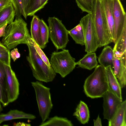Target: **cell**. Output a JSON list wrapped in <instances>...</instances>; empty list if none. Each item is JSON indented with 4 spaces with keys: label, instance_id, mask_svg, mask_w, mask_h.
Instances as JSON below:
<instances>
[{
    "label": "cell",
    "instance_id": "obj_6",
    "mask_svg": "<svg viewBox=\"0 0 126 126\" xmlns=\"http://www.w3.org/2000/svg\"><path fill=\"white\" fill-rule=\"evenodd\" d=\"M34 90L39 112L42 122L48 118L53 105L50 89L38 81L31 82Z\"/></svg>",
    "mask_w": 126,
    "mask_h": 126
},
{
    "label": "cell",
    "instance_id": "obj_29",
    "mask_svg": "<svg viewBox=\"0 0 126 126\" xmlns=\"http://www.w3.org/2000/svg\"><path fill=\"white\" fill-rule=\"evenodd\" d=\"M10 50H0V61L5 64L11 66V58Z\"/></svg>",
    "mask_w": 126,
    "mask_h": 126
},
{
    "label": "cell",
    "instance_id": "obj_28",
    "mask_svg": "<svg viewBox=\"0 0 126 126\" xmlns=\"http://www.w3.org/2000/svg\"><path fill=\"white\" fill-rule=\"evenodd\" d=\"M15 11L16 18H21L22 15L26 19L27 16L24 11L21 0H10Z\"/></svg>",
    "mask_w": 126,
    "mask_h": 126
},
{
    "label": "cell",
    "instance_id": "obj_32",
    "mask_svg": "<svg viewBox=\"0 0 126 126\" xmlns=\"http://www.w3.org/2000/svg\"><path fill=\"white\" fill-rule=\"evenodd\" d=\"M0 102L4 106H7L9 103L7 94L5 91L0 83Z\"/></svg>",
    "mask_w": 126,
    "mask_h": 126
},
{
    "label": "cell",
    "instance_id": "obj_27",
    "mask_svg": "<svg viewBox=\"0 0 126 126\" xmlns=\"http://www.w3.org/2000/svg\"><path fill=\"white\" fill-rule=\"evenodd\" d=\"M39 22L42 42L43 45L46 47V44L49 42V27L42 19H39Z\"/></svg>",
    "mask_w": 126,
    "mask_h": 126
},
{
    "label": "cell",
    "instance_id": "obj_16",
    "mask_svg": "<svg viewBox=\"0 0 126 126\" xmlns=\"http://www.w3.org/2000/svg\"><path fill=\"white\" fill-rule=\"evenodd\" d=\"M36 118V116L33 114L17 110H12L6 113L0 114V124L3 122L15 119H34Z\"/></svg>",
    "mask_w": 126,
    "mask_h": 126
},
{
    "label": "cell",
    "instance_id": "obj_22",
    "mask_svg": "<svg viewBox=\"0 0 126 126\" xmlns=\"http://www.w3.org/2000/svg\"><path fill=\"white\" fill-rule=\"evenodd\" d=\"M48 0H29L25 12L27 16H32L43 8Z\"/></svg>",
    "mask_w": 126,
    "mask_h": 126
},
{
    "label": "cell",
    "instance_id": "obj_38",
    "mask_svg": "<svg viewBox=\"0 0 126 126\" xmlns=\"http://www.w3.org/2000/svg\"><path fill=\"white\" fill-rule=\"evenodd\" d=\"M15 126H30V124H26L24 123L19 122L15 124Z\"/></svg>",
    "mask_w": 126,
    "mask_h": 126
},
{
    "label": "cell",
    "instance_id": "obj_20",
    "mask_svg": "<svg viewBox=\"0 0 126 126\" xmlns=\"http://www.w3.org/2000/svg\"><path fill=\"white\" fill-rule=\"evenodd\" d=\"M73 115L76 116L82 124H84L87 123L90 118V112L87 105L81 100Z\"/></svg>",
    "mask_w": 126,
    "mask_h": 126
},
{
    "label": "cell",
    "instance_id": "obj_1",
    "mask_svg": "<svg viewBox=\"0 0 126 126\" xmlns=\"http://www.w3.org/2000/svg\"><path fill=\"white\" fill-rule=\"evenodd\" d=\"M27 27V24L21 18H16L6 27L5 34L1 43L10 50L20 44L27 45L28 39L31 38Z\"/></svg>",
    "mask_w": 126,
    "mask_h": 126
},
{
    "label": "cell",
    "instance_id": "obj_11",
    "mask_svg": "<svg viewBox=\"0 0 126 126\" xmlns=\"http://www.w3.org/2000/svg\"><path fill=\"white\" fill-rule=\"evenodd\" d=\"M5 67L6 74L5 84L7 97L9 103H11L18 98L19 84L11 66L5 64Z\"/></svg>",
    "mask_w": 126,
    "mask_h": 126
},
{
    "label": "cell",
    "instance_id": "obj_18",
    "mask_svg": "<svg viewBox=\"0 0 126 126\" xmlns=\"http://www.w3.org/2000/svg\"><path fill=\"white\" fill-rule=\"evenodd\" d=\"M39 18L35 15L33 16L31 22V38L33 41L41 48L46 47L42 42L39 24Z\"/></svg>",
    "mask_w": 126,
    "mask_h": 126
},
{
    "label": "cell",
    "instance_id": "obj_2",
    "mask_svg": "<svg viewBox=\"0 0 126 126\" xmlns=\"http://www.w3.org/2000/svg\"><path fill=\"white\" fill-rule=\"evenodd\" d=\"M27 45L29 53L26 59L33 76L39 81L47 83L52 81L56 73L52 67H48L38 54L32 45L31 37L28 39Z\"/></svg>",
    "mask_w": 126,
    "mask_h": 126
},
{
    "label": "cell",
    "instance_id": "obj_35",
    "mask_svg": "<svg viewBox=\"0 0 126 126\" xmlns=\"http://www.w3.org/2000/svg\"><path fill=\"white\" fill-rule=\"evenodd\" d=\"M7 24H6L0 28V37H4L5 34V30Z\"/></svg>",
    "mask_w": 126,
    "mask_h": 126
},
{
    "label": "cell",
    "instance_id": "obj_10",
    "mask_svg": "<svg viewBox=\"0 0 126 126\" xmlns=\"http://www.w3.org/2000/svg\"><path fill=\"white\" fill-rule=\"evenodd\" d=\"M113 50V73L123 88L126 85V51L121 54L115 50Z\"/></svg>",
    "mask_w": 126,
    "mask_h": 126
},
{
    "label": "cell",
    "instance_id": "obj_12",
    "mask_svg": "<svg viewBox=\"0 0 126 126\" xmlns=\"http://www.w3.org/2000/svg\"><path fill=\"white\" fill-rule=\"evenodd\" d=\"M103 115L104 119L110 120L117 108L123 101L110 91L108 90L103 96Z\"/></svg>",
    "mask_w": 126,
    "mask_h": 126
},
{
    "label": "cell",
    "instance_id": "obj_15",
    "mask_svg": "<svg viewBox=\"0 0 126 126\" xmlns=\"http://www.w3.org/2000/svg\"><path fill=\"white\" fill-rule=\"evenodd\" d=\"M109 126H126V100L118 106L111 119L108 122Z\"/></svg>",
    "mask_w": 126,
    "mask_h": 126
},
{
    "label": "cell",
    "instance_id": "obj_25",
    "mask_svg": "<svg viewBox=\"0 0 126 126\" xmlns=\"http://www.w3.org/2000/svg\"><path fill=\"white\" fill-rule=\"evenodd\" d=\"M115 45L113 49L122 54L126 51V26L122 32Z\"/></svg>",
    "mask_w": 126,
    "mask_h": 126
},
{
    "label": "cell",
    "instance_id": "obj_14",
    "mask_svg": "<svg viewBox=\"0 0 126 126\" xmlns=\"http://www.w3.org/2000/svg\"><path fill=\"white\" fill-rule=\"evenodd\" d=\"M104 68L108 86V90L122 100V88L114 73L113 69L110 66Z\"/></svg>",
    "mask_w": 126,
    "mask_h": 126
},
{
    "label": "cell",
    "instance_id": "obj_3",
    "mask_svg": "<svg viewBox=\"0 0 126 126\" xmlns=\"http://www.w3.org/2000/svg\"><path fill=\"white\" fill-rule=\"evenodd\" d=\"M83 88L87 97L91 98L102 97L109 90L105 68L98 65L85 79Z\"/></svg>",
    "mask_w": 126,
    "mask_h": 126
},
{
    "label": "cell",
    "instance_id": "obj_30",
    "mask_svg": "<svg viewBox=\"0 0 126 126\" xmlns=\"http://www.w3.org/2000/svg\"><path fill=\"white\" fill-rule=\"evenodd\" d=\"M32 45L39 56L48 67H51L48 59L41 48L33 41L32 38Z\"/></svg>",
    "mask_w": 126,
    "mask_h": 126
},
{
    "label": "cell",
    "instance_id": "obj_17",
    "mask_svg": "<svg viewBox=\"0 0 126 126\" xmlns=\"http://www.w3.org/2000/svg\"><path fill=\"white\" fill-rule=\"evenodd\" d=\"M97 58L95 53L92 52L87 53L78 61L76 62V64L78 67L91 70L98 65Z\"/></svg>",
    "mask_w": 126,
    "mask_h": 126
},
{
    "label": "cell",
    "instance_id": "obj_36",
    "mask_svg": "<svg viewBox=\"0 0 126 126\" xmlns=\"http://www.w3.org/2000/svg\"><path fill=\"white\" fill-rule=\"evenodd\" d=\"M93 121L94 126H102L101 119L99 115L96 120H93Z\"/></svg>",
    "mask_w": 126,
    "mask_h": 126
},
{
    "label": "cell",
    "instance_id": "obj_19",
    "mask_svg": "<svg viewBox=\"0 0 126 126\" xmlns=\"http://www.w3.org/2000/svg\"><path fill=\"white\" fill-rule=\"evenodd\" d=\"M113 49L110 46H106L98 58V62L103 67L110 66L113 69Z\"/></svg>",
    "mask_w": 126,
    "mask_h": 126
},
{
    "label": "cell",
    "instance_id": "obj_24",
    "mask_svg": "<svg viewBox=\"0 0 126 126\" xmlns=\"http://www.w3.org/2000/svg\"><path fill=\"white\" fill-rule=\"evenodd\" d=\"M68 33L76 44L81 46L85 45L83 30L80 23L70 30L68 31Z\"/></svg>",
    "mask_w": 126,
    "mask_h": 126
},
{
    "label": "cell",
    "instance_id": "obj_8",
    "mask_svg": "<svg viewBox=\"0 0 126 126\" xmlns=\"http://www.w3.org/2000/svg\"><path fill=\"white\" fill-rule=\"evenodd\" d=\"M79 23L83 31L85 51L87 53L95 52L98 47L92 14H88L82 18Z\"/></svg>",
    "mask_w": 126,
    "mask_h": 126
},
{
    "label": "cell",
    "instance_id": "obj_9",
    "mask_svg": "<svg viewBox=\"0 0 126 126\" xmlns=\"http://www.w3.org/2000/svg\"><path fill=\"white\" fill-rule=\"evenodd\" d=\"M114 34L113 42L115 44L126 26V14L120 0H113Z\"/></svg>",
    "mask_w": 126,
    "mask_h": 126
},
{
    "label": "cell",
    "instance_id": "obj_41",
    "mask_svg": "<svg viewBox=\"0 0 126 126\" xmlns=\"http://www.w3.org/2000/svg\"><path fill=\"white\" fill-rule=\"evenodd\" d=\"M4 8H2V9H0V12Z\"/></svg>",
    "mask_w": 126,
    "mask_h": 126
},
{
    "label": "cell",
    "instance_id": "obj_31",
    "mask_svg": "<svg viewBox=\"0 0 126 126\" xmlns=\"http://www.w3.org/2000/svg\"><path fill=\"white\" fill-rule=\"evenodd\" d=\"M5 65L0 61V83L7 95L5 84L6 74Z\"/></svg>",
    "mask_w": 126,
    "mask_h": 126
},
{
    "label": "cell",
    "instance_id": "obj_7",
    "mask_svg": "<svg viewBox=\"0 0 126 126\" xmlns=\"http://www.w3.org/2000/svg\"><path fill=\"white\" fill-rule=\"evenodd\" d=\"M47 21L49 37L55 47L57 50L65 49L69 41L68 31L57 17H49Z\"/></svg>",
    "mask_w": 126,
    "mask_h": 126
},
{
    "label": "cell",
    "instance_id": "obj_26",
    "mask_svg": "<svg viewBox=\"0 0 126 126\" xmlns=\"http://www.w3.org/2000/svg\"><path fill=\"white\" fill-rule=\"evenodd\" d=\"M78 7L83 12L91 14L95 0H75Z\"/></svg>",
    "mask_w": 126,
    "mask_h": 126
},
{
    "label": "cell",
    "instance_id": "obj_39",
    "mask_svg": "<svg viewBox=\"0 0 126 126\" xmlns=\"http://www.w3.org/2000/svg\"><path fill=\"white\" fill-rule=\"evenodd\" d=\"M8 49L1 42H0V50H7Z\"/></svg>",
    "mask_w": 126,
    "mask_h": 126
},
{
    "label": "cell",
    "instance_id": "obj_21",
    "mask_svg": "<svg viewBox=\"0 0 126 126\" xmlns=\"http://www.w3.org/2000/svg\"><path fill=\"white\" fill-rule=\"evenodd\" d=\"M15 16V11L11 3L0 12V28L12 23Z\"/></svg>",
    "mask_w": 126,
    "mask_h": 126
},
{
    "label": "cell",
    "instance_id": "obj_5",
    "mask_svg": "<svg viewBox=\"0 0 126 126\" xmlns=\"http://www.w3.org/2000/svg\"><path fill=\"white\" fill-rule=\"evenodd\" d=\"M75 61L69 50L64 49L60 51L52 53L49 62L55 73L64 78L75 69L76 65Z\"/></svg>",
    "mask_w": 126,
    "mask_h": 126
},
{
    "label": "cell",
    "instance_id": "obj_4",
    "mask_svg": "<svg viewBox=\"0 0 126 126\" xmlns=\"http://www.w3.org/2000/svg\"><path fill=\"white\" fill-rule=\"evenodd\" d=\"M98 47L113 42L100 0H95L92 13Z\"/></svg>",
    "mask_w": 126,
    "mask_h": 126
},
{
    "label": "cell",
    "instance_id": "obj_37",
    "mask_svg": "<svg viewBox=\"0 0 126 126\" xmlns=\"http://www.w3.org/2000/svg\"><path fill=\"white\" fill-rule=\"evenodd\" d=\"M23 7L25 13V12L29 0H21Z\"/></svg>",
    "mask_w": 126,
    "mask_h": 126
},
{
    "label": "cell",
    "instance_id": "obj_13",
    "mask_svg": "<svg viewBox=\"0 0 126 126\" xmlns=\"http://www.w3.org/2000/svg\"><path fill=\"white\" fill-rule=\"evenodd\" d=\"M113 42L114 34L113 0H100Z\"/></svg>",
    "mask_w": 126,
    "mask_h": 126
},
{
    "label": "cell",
    "instance_id": "obj_34",
    "mask_svg": "<svg viewBox=\"0 0 126 126\" xmlns=\"http://www.w3.org/2000/svg\"><path fill=\"white\" fill-rule=\"evenodd\" d=\"M11 3L10 0H0V9L5 7Z\"/></svg>",
    "mask_w": 126,
    "mask_h": 126
},
{
    "label": "cell",
    "instance_id": "obj_23",
    "mask_svg": "<svg viewBox=\"0 0 126 126\" xmlns=\"http://www.w3.org/2000/svg\"><path fill=\"white\" fill-rule=\"evenodd\" d=\"M71 121L66 118L55 116L46 122H42L40 126H73Z\"/></svg>",
    "mask_w": 126,
    "mask_h": 126
},
{
    "label": "cell",
    "instance_id": "obj_33",
    "mask_svg": "<svg viewBox=\"0 0 126 126\" xmlns=\"http://www.w3.org/2000/svg\"><path fill=\"white\" fill-rule=\"evenodd\" d=\"M10 56L14 62L20 57V54L17 48H14L10 52Z\"/></svg>",
    "mask_w": 126,
    "mask_h": 126
},
{
    "label": "cell",
    "instance_id": "obj_40",
    "mask_svg": "<svg viewBox=\"0 0 126 126\" xmlns=\"http://www.w3.org/2000/svg\"><path fill=\"white\" fill-rule=\"evenodd\" d=\"M2 110V106L1 104V103L0 102V113L1 111Z\"/></svg>",
    "mask_w": 126,
    "mask_h": 126
}]
</instances>
